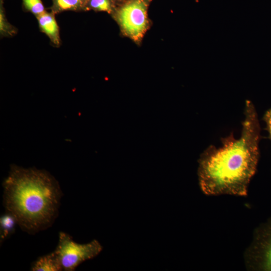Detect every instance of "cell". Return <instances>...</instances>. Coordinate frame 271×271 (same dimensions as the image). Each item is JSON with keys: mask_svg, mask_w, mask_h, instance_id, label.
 <instances>
[{"mask_svg": "<svg viewBox=\"0 0 271 271\" xmlns=\"http://www.w3.org/2000/svg\"><path fill=\"white\" fill-rule=\"evenodd\" d=\"M33 271H60L62 266L57 252L54 250L48 254L39 257L32 264Z\"/></svg>", "mask_w": 271, "mask_h": 271, "instance_id": "7", "label": "cell"}, {"mask_svg": "<svg viewBox=\"0 0 271 271\" xmlns=\"http://www.w3.org/2000/svg\"><path fill=\"white\" fill-rule=\"evenodd\" d=\"M89 0H52L51 12L57 14L65 11L83 12L88 10Z\"/></svg>", "mask_w": 271, "mask_h": 271, "instance_id": "8", "label": "cell"}, {"mask_svg": "<svg viewBox=\"0 0 271 271\" xmlns=\"http://www.w3.org/2000/svg\"><path fill=\"white\" fill-rule=\"evenodd\" d=\"M88 10L106 12L112 14L115 10L116 3L112 0H89Z\"/></svg>", "mask_w": 271, "mask_h": 271, "instance_id": "11", "label": "cell"}, {"mask_svg": "<svg viewBox=\"0 0 271 271\" xmlns=\"http://www.w3.org/2000/svg\"><path fill=\"white\" fill-rule=\"evenodd\" d=\"M3 186L4 206L22 230L35 233L54 222L62 193L49 172L12 165Z\"/></svg>", "mask_w": 271, "mask_h": 271, "instance_id": "2", "label": "cell"}, {"mask_svg": "<svg viewBox=\"0 0 271 271\" xmlns=\"http://www.w3.org/2000/svg\"><path fill=\"white\" fill-rule=\"evenodd\" d=\"M23 9L37 17L45 12V8L41 0H22Z\"/></svg>", "mask_w": 271, "mask_h": 271, "instance_id": "12", "label": "cell"}, {"mask_svg": "<svg viewBox=\"0 0 271 271\" xmlns=\"http://www.w3.org/2000/svg\"><path fill=\"white\" fill-rule=\"evenodd\" d=\"M18 222L15 217L11 213L6 211L0 219V238L1 241L10 237L15 230Z\"/></svg>", "mask_w": 271, "mask_h": 271, "instance_id": "9", "label": "cell"}, {"mask_svg": "<svg viewBox=\"0 0 271 271\" xmlns=\"http://www.w3.org/2000/svg\"><path fill=\"white\" fill-rule=\"evenodd\" d=\"M245 260L248 269L271 270V217L256 229Z\"/></svg>", "mask_w": 271, "mask_h": 271, "instance_id": "5", "label": "cell"}, {"mask_svg": "<svg viewBox=\"0 0 271 271\" xmlns=\"http://www.w3.org/2000/svg\"><path fill=\"white\" fill-rule=\"evenodd\" d=\"M264 120L266 123L268 132L271 138V109L266 112L264 115Z\"/></svg>", "mask_w": 271, "mask_h": 271, "instance_id": "13", "label": "cell"}, {"mask_svg": "<svg viewBox=\"0 0 271 271\" xmlns=\"http://www.w3.org/2000/svg\"><path fill=\"white\" fill-rule=\"evenodd\" d=\"M148 1H149V2H150L151 0H148Z\"/></svg>", "mask_w": 271, "mask_h": 271, "instance_id": "15", "label": "cell"}, {"mask_svg": "<svg viewBox=\"0 0 271 271\" xmlns=\"http://www.w3.org/2000/svg\"><path fill=\"white\" fill-rule=\"evenodd\" d=\"M148 0H127L112 14L122 33L140 43L150 26Z\"/></svg>", "mask_w": 271, "mask_h": 271, "instance_id": "3", "label": "cell"}, {"mask_svg": "<svg viewBox=\"0 0 271 271\" xmlns=\"http://www.w3.org/2000/svg\"><path fill=\"white\" fill-rule=\"evenodd\" d=\"M40 31L50 39L54 47H59L61 44L60 31L57 23L55 14L52 12H45L36 17Z\"/></svg>", "mask_w": 271, "mask_h": 271, "instance_id": "6", "label": "cell"}, {"mask_svg": "<svg viewBox=\"0 0 271 271\" xmlns=\"http://www.w3.org/2000/svg\"><path fill=\"white\" fill-rule=\"evenodd\" d=\"M259 125L252 103L247 100L241 137L232 134L222 140V146L208 148L199 159L198 177L208 195L246 196L258 160Z\"/></svg>", "mask_w": 271, "mask_h": 271, "instance_id": "1", "label": "cell"}, {"mask_svg": "<svg viewBox=\"0 0 271 271\" xmlns=\"http://www.w3.org/2000/svg\"><path fill=\"white\" fill-rule=\"evenodd\" d=\"M116 4L117 3L122 2L123 0H112Z\"/></svg>", "mask_w": 271, "mask_h": 271, "instance_id": "14", "label": "cell"}, {"mask_svg": "<svg viewBox=\"0 0 271 271\" xmlns=\"http://www.w3.org/2000/svg\"><path fill=\"white\" fill-rule=\"evenodd\" d=\"M102 249V246L96 240L80 244L67 233L60 232L55 251L59 257L63 270L72 271L82 262L97 256Z\"/></svg>", "mask_w": 271, "mask_h": 271, "instance_id": "4", "label": "cell"}, {"mask_svg": "<svg viewBox=\"0 0 271 271\" xmlns=\"http://www.w3.org/2000/svg\"><path fill=\"white\" fill-rule=\"evenodd\" d=\"M4 1L0 0V34L2 37H12L17 34L18 30L8 21Z\"/></svg>", "mask_w": 271, "mask_h": 271, "instance_id": "10", "label": "cell"}]
</instances>
